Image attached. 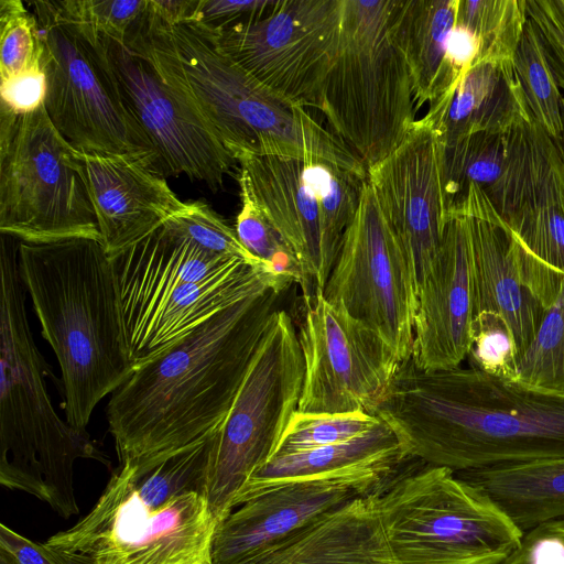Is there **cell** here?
I'll return each instance as SVG.
<instances>
[{"label":"cell","mask_w":564,"mask_h":564,"mask_svg":"<svg viewBox=\"0 0 564 564\" xmlns=\"http://www.w3.org/2000/svg\"><path fill=\"white\" fill-rule=\"evenodd\" d=\"M241 177L323 294L366 178L326 160L241 154Z\"/></svg>","instance_id":"12"},{"label":"cell","mask_w":564,"mask_h":564,"mask_svg":"<svg viewBox=\"0 0 564 564\" xmlns=\"http://www.w3.org/2000/svg\"><path fill=\"white\" fill-rule=\"evenodd\" d=\"M341 6L343 0H276L264 14L212 33L219 48L262 85L319 110L338 47Z\"/></svg>","instance_id":"14"},{"label":"cell","mask_w":564,"mask_h":564,"mask_svg":"<svg viewBox=\"0 0 564 564\" xmlns=\"http://www.w3.org/2000/svg\"><path fill=\"white\" fill-rule=\"evenodd\" d=\"M1 105L17 115L30 113L44 105L46 77L43 70L1 80Z\"/></svg>","instance_id":"43"},{"label":"cell","mask_w":564,"mask_h":564,"mask_svg":"<svg viewBox=\"0 0 564 564\" xmlns=\"http://www.w3.org/2000/svg\"><path fill=\"white\" fill-rule=\"evenodd\" d=\"M297 337L301 413L368 412L402 364L383 339L322 294L306 305Z\"/></svg>","instance_id":"15"},{"label":"cell","mask_w":564,"mask_h":564,"mask_svg":"<svg viewBox=\"0 0 564 564\" xmlns=\"http://www.w3.org/2000/svg\"><path fill=\"white\" fill-rule=\"evenodd\" d=\"M40 26L21 0H0V78L42 70Z\"/></svg>","instance_id":"36"},{"label":"cell","mask_w":564,"mask_h":564,"mask_svg":"<svg viewBox=\"0 0 564 564\" xmlns=\"http://www.w3.org/2000/svg\"><path fill=\"white\" fill-rule=\"evenodd\" d=\"M216 525L204 494L151 505L122 464L88 514L44 544L68 564H212Z\"/></svg>","instance_id":"10"},{"label":"cell","mask_w":564,"mask_h":564,"mask_svg":"<svg viewBox=\"0 0 564 564\" xmlns=\"http://www.w3.org/2000/svg\"><path fill=\"white\" fill-rule=\"evenodd\" d=\"M513 66L533 119L554 140L563 134V96L549 65L543 41L529 18L513 56Z\"/></svg>","instance_id":"31"},{"label":"cell","mask_w":564,"mask_h":564,"mask_svg":"<svg viewBox=\"0 0 564 564\" xmlns=\"http://www.w3.org/2000/svg\"><path fill=\"white\" fill-rule=\"evenodd\" d=\"M0 246V484L47 503L63 518L78 513L74 466L107 458L86 430L56 413L47 389L50 365L33 338L19 269L20 240Z\"/></svg>","instance_id":"5"},{"label":"cell","mask_w":564,"mask_h":564,"mask_svg":"<svg viewBox=\"0 0 564 564\" xmlns=\"http://www.w3.org/2000/svg\"><path fill=\"white\" fill-rule=\"evenodd\" d=\"M478 53L479 42L476 35L464 25L456 23L446 42L442 80L434 101L454 91L464 75L475 64Z\"/></svg>","instance_id":"40"},{"label":"cell","mask_w":564,"mask_h":564,"mask_svg":"<svg viewBox=\"0 0 564 564\" xmlns=\"http://www.w3.org/2000/svg\"><path fill=\"white\" fill-rule=\"evenodd\" d=\"M0 549L11 555L17 564H68L45 544L34 542L0 524Z\"/></svg>","instance_id":"44"},{"label":"cell","mask_w":564,"mask_h":564,"mask_svg":"<svg viewBox=\"0 0 564 564\" xmlns=\"http://www.w3.org/2000/svg\"><path fill=\"white\" fill-rule=\"evenodd\" d=\"M452 216L469 220L473 326L489 321L502 324L519 358L533 340L546 308L521 282L510 253L506 223L477 186L465 189L449 208L447 217Z\"/></svg>","instance_id":"21"},{"label":"cell","mask_w":564,"mask_h":564,"mask_svg":"<svg viewBox=\"0 0 564 564\" xmlns=\"http://www.w3.org/2000/svg\"><path fill=\"white\" fill-rule=\"evenodd\" d=\"M241 207L235 231L246 250L267 271L283 276L302 288L306 305L315 300L303 268L283 236L254 202L246 182L238 176Z\"/></svg>","instance_id":"33"},{"label":"cell","mask_w":564,"mask_h":564,"mask_svg":"<svg viewBox=\"0 0 564 564\" xmlns=\"http://www.w3.org/2000/svg\"><path fill=\"white\" fill-rule=\"evenodd\" d=\"M100 36L121 99L155 151L159 174L221 188L236 160L204 118L147 58L123 41Z\"/></svg>","instance_id":"16"},{"label":"cell","mask_w":564,"mask_h":564,"mask_svg":"<svg viewBox=\"0 0 564 564\" xmlns=\"http://www.w3.org/2000/svg\"><path fill=\"white\" fill-rule=\"evenodd\" d=\"M499 564H564V521L524 532L520 544Z\"/></svg>","instance_id":"39"},{"label":"cell","mask_w":564,"mask_h":564,"mask_svg":"<svg viewBox=\"0 0 564 564\" xmlns=\"http://www.w3.org/2000/svg\"><path fill=\"white\" fill-rule=\"evenodd\" d=\"M377 500L397 564H499L524 533L480 488L414 458Z\"/></svg>","instance_id":"7"},{"label":"cell","mask_w":564,"mask_h":564,"mask_svg":"<svg viewBox=\"0 0 564 564\" xmlns=\"http://www.w3.org/2000/svg\"><path fill=\"white\" fill-rule=\"evenodd\" d=\"M527 20V0H459L456 23L478 39L475 64L513 63Z\"/></svg>","instance_id":"32"},{"label":"cell","mask_w":564,"mask_h":564,"mask_svg":"<svg viewBox=\"0 0 564 564\" xmlns=\"http://www.w3.org/2000/svg\"><path fill=\"white\" fill-rule=\"evenodd\" d=\"M532 123L533 119L509 131L479 132L441 143L446 216L465 189L475 185L506 224L513 220L532 182Z\"/></svg>","instance_id":"24"},{"label":"cell","mask_w":564,"mask_h":564,"mask_svg":"<svg viewBox=\"0 0 564 564\" xmlns=\"http://www.w3.org/2000/svg\"><path fill=\"white\" fill-rule=\"evenodd\" d=\"M109 258L127 343L174 290L205 281L243 260L204 248L170 219Z\"/></svg>","instance_id":"22"},{"label":"cell","mask_w":564,"mask_h":564,"mask_svg":"<svg viewBox=\"0 0 564 564\" xmlns=\"http://www.w3.org/2000/svg\"><path fill=\"white\" fill-rule=\"evenodd\" d=\"M0 564H17L9 553L0 549Z\"/></svg>","instance_id":"47"},{"label":"cell","mask_w":564,"mask_h":564,"mask_svg":"<svg viewBox=\"0 0 564 564\" xmlns=\"http://www.w3.org/2000/svg\"><path fill=\"white\" fill-rule=\"evenodd\" d=\"M275 2L276 0H199L193 22L218 33L239 22L264 14Z\"/></svg>","instance_id":"41"},{"label":"cell","mask_w":564,"mask_h":564,"mask_svg":"<svg viewBox=\"0 0 564 564\" xmlns=\"http://www.w3.org/2000/svg\"><path fill=\"white\" fill-rule=\"evenodd\" d=\"M291 284L241 260L205 281L174 290L128 339L133 366L158 356L232 304L270 286Z\"/></svg>","instance_id":"25"},{"label":"cell","mask_w":564,"mask_h":564,"mask_svg":"<svg viewBox=\"0 0 564 564\" xmlns=\"http://www.w3.org/2000/svg\"><path fill=\"white\" fill-rule=\"evenodd\" d=\"M199 0H148L149 9L167 24L193 22Z\"/></svg>","instance_id":"45"},{"label":"cell","mask_w":564,"mask_h":564,"mask_svg":"<svg viewBox=\"0 0 564 564\" xmlns=\"http://www.w3.org/2000/svg\"><path fill=\"white\" fill-rule=\"evenodd\" d=\"M511 379L531 388L564 393V282L533 340L518 358Z\"/></svg>","instance_id":"34"},{"label":"cell","mask_w":564,"mask_h":564,"mask_svg":"<svg viewBox=\"0 0 564 564\" xmlns=\"http://www.w3.org/2000/svg\"><path fill=\"white\" fill-rule=\"evenodd\" d=\"M170 220L204 248L219 254L239 257L265 270L241 245L235 229L205 203H187V207Z\"/></svg>","instance_id":"37"},{"label":"cell","mask_w":564,"mask_h":564,"mask_svg":"<svg viewBox=\"0 0 564 564\" xmlns=\"http://www.w3.org/2000/svg\"><path fill=\"white\" fill-rule=\"evenodd\" d=\"M286 289L232 304L134 367L106 408L120 465L144 473L218 430Z\"/></svg>","instance_id":"2"},{"label":"cell","mask_w":564,"mask_h":564,"mask_svg":"<svg viewBox=\"0 0 564 564\" xmlns=\"http://www.w3.org/2000/svg\"><path fill=\"white\" fill-rule=\"evenodd\" d=\"M397 0H343L340 36L319 111L368 170L393 152L415 120V94L391 20Z\"/></svg>","instance_id":"6"},{"label":"cell","mask_w":564,"mask_h":564,"mask_svg":"<svg viewBox=\"0 0 564 564\" xmlns=\"http://www.w3.org/2000/svg\"><path fill=\"white\" fill-rule=\"evenodd\" d=\"M378 205L421 285L438 253L447 223L441 142L432 124L416 120L404 141L367 170Z\"/></svg>","instance_id":"17"},{"label":"cell","mask_w":564,"mask_h":564,"mask_svg":"<svg viewBox=\"0 0 564 564\" xmlns=\"http://www.w3.org/2000/svg\"><path fill=\"white\" fill-rule=\"evenodd\" d=\"M77 156L109 257L143 239L187 207L165 177L134 158L79 150Z\"/></svg>","instance_id":"23"},{"label":"cell","mask_w":564,"mask_h":564,"mask_svg":"<svg viewBox=\"0 0 564 564\" xmlns=\"http://www.w3.org/2000/svg\"><path fill=\"white\" fill-rule=\"evenodd\" d=\"M380 423L377 416L366 411L319 414L295 411L274 456L344 443L370 432Z\"/></svg>","instance_id":"35"},{"label":"cell","mask_w":564,"mask_h":564,"mask_svg":"<svg viewBox=\"0 0 564 564\" xmlns=\"http://www.w3.org/2000/svg\"><path fill=\"white\" fill-rule=\"evenodd\" d=\"M123 42L204 118L236 160L241 154L315 158L333 163L347 148L305 107L262 85L196 22L167 24L148 7Z\"/></svg>","instance_id":"3"},{"label":"cell","mask_w":564,"mask_h":564,"mask_svg":"<svg viewBox=\"0 0 564 564\" xmlns=\"http://www.w3.org/2000/svg\"><path fill=\"white\" fill-rule=\"evenodd\" d=\"M304 362L290 315H272L235 401L218 427L205 496L217 524L240 490L275 454L301 398Z\"/></svg>","instance_id":"11"},{"label":"cell","mask_w":564,"mask_h":564,"mask_svg":"<svg viewBox=\"0 0 564 564\" xmlns=\"http://www.w3.org/2000/svg\"><path fill=\"white\" fill-rule=\"evenodd\" d=\"M384 487L351 479L273 485L236 506L217 525L212 564H245L327 512Z\"/></svg>","instance_id":"18"},{"label":"cell","mask_w":564,"mask_h":564,"mask_svg":"<svg viewBox=\"0 0 564 564\" xmlns=\"http://www.w3.org/2000/svg\"><path fill=\"white\" fill-rule=\"evenodd\" d=\"M0 232L24 242L100 238L75 149L45 106L0 107Z\"/></svg>","instance_id":"9"},{"label":"cell","mask_w":564,"mask_h":564,"mask_svg":"<svg viewBox=\"0 0 564 564\" xmlns=\"http://www.w3.org/2000/svg\"><path fill=\"white\" fill-rule=\"evenodd\" d=\"M377 496L354 498L245 564H397Z\"/></svg>","instance_id":"26"},{"label":"cell","mask_w":564,"mask_h":564,"mask_svg":"<svg viewBox=\"0 0 564 564\" xmlns=\"http://www.w3.org/2000/svg\"><path fill=\"white\" fill-rule=\"evenodd\" d=\"M368 413L405 457L454 473L564 458V393L471 366L424 370L410 358Z\"/></svg>","instance_id":"1"},{"label":"cell","mask_w":564,"mask_h":564,"mask_svg":"<svg viewBox=\"0 0 564 564\" xmlns=\"http://www.w3.org/2000/svg\"><path fill=\"white\" fill-rule=\"evenodd\" d=\"M19 269L61 369L66 421L85 430L134 369L110 258L98 239L20 241Z\"/></svg>","instance_id":"4"},{"label":"cell","mask_w":564,"mask_h":564,"mask_svg":"<svg viewBox=\"0 0 564 564\" xmlns=\"http://www.w3.org/2000/svg\"><path fill=\"white\" fill-rule=\"evenodd\" d=\"M529 18L538 26L546 58L558 88L564 90V26L549 0L527 1Z\"/></svg>","instance_id":"42"},{"label":"cell","mask_w":564,"mask_h":564,"mask_svg":"<svg viewBox=\"0 0 564 564\" xmlns=\"http://www.w3.org/2000/svg\"><path fill=\"white\" fill-rule=\"evenodd\" d=\"M424 118L441 143L479 132H505L533 119L513 63H476L454 91L430 104Z\"/></svg>","instance_id":"28"},{"label":"cell","mask_w":564,"mask_h":564,"mask_svg":"<svg viewBox=\"0 0 564 564\" xmlns=\"http://www.w3.org/2000/svg\"><path fill=\"white\" fill-rule=\"evenodd\" d=\"M148 0H66L57 1L69 19L96 32L123 41L131 25L147 8Z\"/></svg>","instance_id":"38"},{"label":"cell","mask_w":564,"mask_h":564,"mask_svg":"<svg viewBox=\"0 0 564 564\" xmlns=\"http://www.w3.org/2000/svg\"><path fill=\"white\" fill-rule=\"evenodd\" d=\"M322 295L383 339L401 362L411 358L416 281L367 178Z\"/></svg>","instance_id":"13"},{"label":"cell","mask_w":564,"mask_h":564,"mask_svg":"<svg viewBox=\"0 0 564 564\" xmlns=\"http://www.w3.org/2000/svg\"><path fill=\"white\" fill-rule=\"evenodd\" d=\"M30 4L43 45L44 106L54 127L79 151L128 155L159 174L155 151L121 99L100 34L66 17L56 0Z\"/></svg>","instance_id":"8"},{"label":"cell","mask_w":564,"mask_h":564,"mask_svg":"<svg viewBox=\"0 0 564 564\" xmlns=\"http://www.w3.org/2000/svg\"><path fill=\"white\" fill-rule=\"evenodd\" d=\"M473 322L469 220L452 216L434 263L419 286L412 361L424 370L459 367L473 347Z\"/></svg>","instance_id":"19"},{"label":"cell","mask_w":564,"mask_h":564,"mask_svg":"<svg viewBox=\"0 0 564 564\" xmlns=\"http://www.w3.org/2000/svg\"><path fill=\"white\" fill-rule=\"evenodd\" d=\"M532 138L531 187L506 229L521 282L547 308L564 282V152L534 119Z\"/></svg>","instance_id":"20"},{"label":"cell","mask_w":564,"mask_h":564,"mask_svg":"<svg viewBox=\"0 0 564 564\" xmlns=\"http://www.w3.org/2000/svg\"><path fill=\"white\" fill-rule=\"evenodd\" d=\"M406 458L394 433L381 422L344 443L273 456L251 476L232 509L267 487L289 481L351 479L384 487Z\"/></svg>","instance_id":"27"},{"label":"cell","mask_w":564,"mask_h":564,"mask_svg":"<svg viewBox=\"0 0 564 564\" xmlns=\"http://www.w3.org/2000/svg\"><path fill=\"white\" fill-rule=\"evenodd\" d=\"M458 4L459 0L395 1L391 30L412 77L416 107L437 97Z\"/></svg>","instance_id":"30"},{"label":"cell","mask_w":564,"mask_h":564,"mask_svg":"<svg viewBox=\"0 0 564 564\" xmlns=\"http://www.w3.org/2000/svg\"><path fill=\"white\" fill-rule=\"evenodd\" d=\"M549 3L564 26V0H549Z\"/></svg>","instance_id":"46"},{"label":"cell","mask_w":564,"mask_h":564,"mask_svg":"<svg viewBox=\"0 0 564 564\" xmlns=\"http://www.w3.org/2000/svg\"><path fill=\"white\" fill-rule=\"evenodd\" d=\"M456 474L485 491L523 532L564 521V458Z\"/></svg>","instance_id":"29"}]
</instances>
